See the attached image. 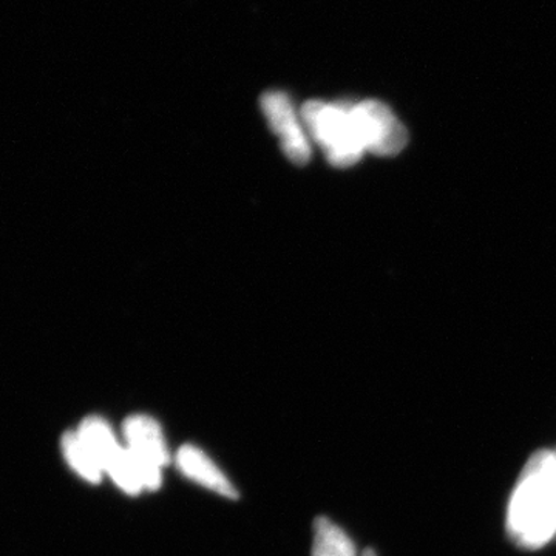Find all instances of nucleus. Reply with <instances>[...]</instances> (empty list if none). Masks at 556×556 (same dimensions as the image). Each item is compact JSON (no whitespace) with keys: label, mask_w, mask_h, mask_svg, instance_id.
I'll list each match as a JSON object with an SVG mask.
<instances>
[{"label":"nucleus","mask_w":556,"mask_h":556,"mask_svg":"<svg viewBox=\"0 0 556 556\" xmlns=\"http://www.w3.org/2000/svg\"><path fill=\"white\" fill-rule=\"evenodd\" d=\"M552 452H538L522 470L508 504V533L518 546H546L556 533V490L551 477Z\"/></svg>","instance_id":"obj_1"},{"label":"nucleus","mask_w":556,"mask_h":556,"mask_svg":"<svg viewBox=\"0 0 556 556\" xmlns=\"http://www.w3.org/2000/svg\"><path fill=\"white\" fill-rule=\"evenodd\" d=\"M300 118L332 166L340 169L354 166L367 152L354 123L353 102L308 101Z\"/></svg>","instance_id":"obj_2"},{"label":"nucleus","mask_w":556,"mask_h":556,"mask_svg":"<svg viewBox=\"0 0 556 556\" xmlns=\"http://www.w3.org/2000/svg\"><path fill=\"white\" fill-rule=\"evenodd\" d=\"M353 118L367 152L379 156H393L407 146V129L382 102H353Z\"/></svg>","instance_id":"obj_3"},{"label":"nucleus","mask_w":556,"mask_h":556,"mask_svg":"<svg viewBox=\"0 0 556 556\" xmlns=\"http://www.w3.org/2000/svg\"><path fill=\"white\" fill-rule=\"evenodd\" d=\"M262 109L270 130L280 138L281 149L287 159L298 166L308 163L311 138L288 94L281 91H269L263 94Z\"/></svg>","instance_id":"obj_4"},{"label":"nucleus","mask_w":556,"mask_h":556,"mask_svg":"<svg viewBox=\"0 0 556 556\" xmlns=\"http://www.w3.org/2000/svg\"><path fill=\"white\" fill-rule=\"evenodd\" d=\"M123 433L127 448L134 455L160 468L170 463V453L164 441L163 430L152 417L144 415L127 417L123 424Z\"/></svg>","instance_id":"obj_5"},{"label":"nucleus","mask_w":556,"mask_h":556,"mask_svg":"<svg viewBox=\"0 0 556 556\" xmlns=\"http://www.w3.org/2000/svg\"><path fill=\"white\" fill-rule=\"evenodd\" d=\"M175 463H177L179 471L190 481L206 486L218 495L230 497V500L239 497L236 486L230 484L229 479L215 466L214 460L195 445H182L175 456Z\"/></svg>","instance_id":"obj_6"},{"label":"nucleus","mask_w":556,"mask_h":556,"mask_svg":"<svg viewBox=\"0 0 556 556\" xmlns=\"http://www.w3.org/2000/svg\"><path fill=\"white\" fill-rule=\"evenodd\" d=\"M78 434L86 442L93 456L97 457L104 473L110 464L119 455L121 450L124 448L121 447L112 428L102 417L90 416L84 419L79 426Z\"/></svg>","instance_id":"obj_7"},{"label":"nucleus","mask_w":556,"mask_h":556,"mask_svg":"<svg viewBox=\"0 0 556 556\" xmlns=\"http://www.w3.org/2000/svg\"><path fill=\"white\" fill-rule=\"evenodd\" d=\"M313 556H357V552L339 526L320 517L314 521Z\"/></svg>","instance_id":"obj_8"},{"label":"nucleus","mask_w":556,"mask_h":556,"mask_svg":"<svg viewBox=\"0 0 556 556\" xmlns=\"http://www.w3.org/2000/svg\"><path fill=\"white\" fill-rule=\"evenodd\" d=\"M62 452H64L65 459L70 464V467L79 475L80 478L86 481L98 484L101 482L102 468L98 463L97 457L87 447L86 442L80 439L78 431H68L62 438Z\"/></svg>","instance_id":"obj_9"},{"label":"nucleus","mask_w":556,"mask_h":556,"mask_svg":"<svg viewBox=\"0 0 556 556\" xmlns=\"http://www.w3.org/2000/svg\"><path fill=\"white\" fill-rule=\"evenodd\" d=\"M551 477L556 490V453H552L551 456Z\"/></svg>","instance_id":"obj_10"},{"label":"nucleus","mask_w":556,"mask_h":556,"mask_svg":"<svg viewBox=\"0 0 556 556\" xmlns=\"http://www.w3.org/2000/svg\"><path fill=\"white\" fill-rule=\"evenodd\" d=\"M362 556H376V554L372 551H365L364 555H362Z\"/></svg>","instance_id":"obj_11"}]
</instances>
